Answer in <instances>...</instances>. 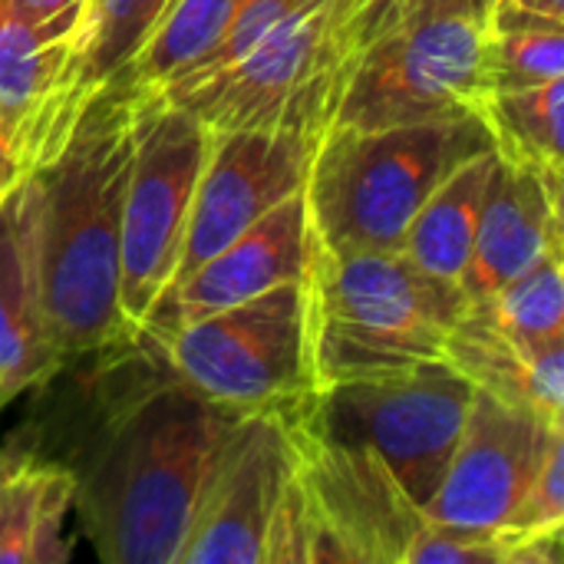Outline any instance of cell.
<instances>
[{"label": "cell", "instance_id": "cell-5", "mask_svg": "<svg viewBox=\"0 0 564 564\" xmlns=\"http://www.w3.org/2000/svg\"><path fill=\"white\" fill-rule=\"evenodd\" d=\"M360 0H304L235 63L162 89L208 129H271L321 142L357 63Z\"/></svg>", "mask_w": 564, "mask_h": 564}, {"label": "cell", "instance_id": "cell-8", "mask_svg": "<svg viewBox=\"0 0 564 564\" xmlns=\"http://www.w3.org/2000/svg\"><path fill=\"white\" fill-rule=\"evenodd\" d=\"M208 142L212 129L198 116L165 93L139 89L119 235V307L135 330L172 284Z\"/></svg>", "mask_w": 564, "mask_h": 564}, {"label": "cell", "instance_id": "cell-17", "mask_svg": "<svg viewBox=\"0 0 564 564\" xmlns=\"http://www.w3.org/2000/svg\"><path fill=\"white\" fill-rule=\"evenodd\" d=\"M59 364L40 294L23 172L0 198V416Z\"/></svg>", "mask_w": 564, "mask_h": 564}, {"label": "cell", "instance_id": "cell-9", "mask_svg": "<svg viewBox=\"0 0 564 564\" xmlns=\"http://www.w3.org/2000/svg\"><path fill=\"white\" fill-rule=\"evenodd\" d=\"M482 36L486 20L469 13H440L383 33L357 53L334 126L387 129L479 116L489 99Z\"/></svg>", "mask_w": 564, "mask_h": 564}, {"label": "cell", "instance_id": "cell-25", "mask_svg": "<svg viewBox=\"0 0 564 564\" xmlns=\"http://www.w3.org/2000/svg\"><path fill=\"white\" fill-rule=\"evenodd\" d=\"M489 317L509 334L545 344L564 337V268L562 254H545L522 274L499 284L479 301Z\"/></svg>", "mask_w": 564, "mask_h": 564}, {"label": "cell", "instance_id": "cell-21", "mask_svg": "<svg viewBox=\"0 0 564 564\" xmlns=\"http://www.w3.org/2000/svg\"><path fill=\"white\" fill-rule=\"evenodd\" d=\"M564 79H552L532 89L489 93L479 119L489 129L492 152L502 162L532 169L552 182H562Z\"/></svg>", "mask_w": 564, "mask_h": 564}, {"label": "cell", "instance_id": "cell-18", "mask_svg": "<svg viewBox=\"0 0 564 564\" xmlns=\"http://www.w3.org/2000/svg\"><path fill=\"white\" fill-rule=\"evenodd\" d=\"M443 360L473 390L564 426V337L529 344L499 327L479 301H469L446 337Z\"/></svg>", "mask_w": 564, "mask_h": 564}, {"label": "cell", "instance_id": "cell-23", "mask_svg": "<svg viewBox=\"0 0 564 564\" xmlns=\"http://www.w3.org/2000/svg\"><path fill=\"white\" fill-rule=\"evenodd\" d=\"M482 76L489 93L532 89L564 79V23L489 13L482 36Z\"/></svg>", "mask_w": 564, "mask_h": 564}, {"label": "cell", "instance_id": "cell-28", "mask_svg": "<svg viewBox=\"0 0 564 564\" xmlns=\"http://www.w3.org/2000/svg\"><path fill=\"white\" fill-rule=\"evenodd\" d=\"M489 13H506V17H532V20H552V23H564V0H496Z\"/></svg>", "mask_w": 564, "mask_h": 564}, {"label": "cell", "instance_id": "cell-12", "mask_svg": "<svg viewBox=\"0 0 564 564\" xmlns=\"http://www.w3.org/2000/svg\"><path fill=\"white\" fill-rule=\"evenodd\" d=\"M314 149L317 142L291 132L212 129L208 155L195 182L182 254L169 291L185 281L202 261H208L228 241L261 221L274 205L301 192Z\"/></svg>", "mask_w": 564, "mask_h": 564}, {"label": "cell", "instance_id": "cell-7", "mask_svg": "<svg viewBox=\"0 0 564 564\" xmlns=\"http://www.w3.org/2000/svg\"><path fill=\"white\" fill-rule=\"evenodd\" d=\"M469 403L473 383L463 373L446 360H423L314 390L304 406L324 436L367 446L423 509L449 466Z\"/></svg>", "mask_w": 564, "mask_h": 564}, {"label": "cell", "instance_id": "cell-3", "mask_svg": "<svg viewBox=\"0 0 564 564\" xmlns=\"http://www.w3.org/2000/svg\"><path fill=\"white\" fill-rule=\"evenodd\" d=\"M314 390L443 360L469 297L403 251H330L314 241L301 274Z\"/></svg>", "mask_w": 564, "mask_h": 564}, {"label": "cell", "instance_id": "cell-24", "mask_svg": "<svg viewBox=\"0 0 564 564\" xmlns=\"http://www.w3.org/2000/svg\"><path fill=\"white\" fill-rule=\"evenodd\" d=\"M175 0H86L83 83L89 93L119 79L142 53Z\"/></svg>", "mask_w": 564, "mask_h": 564}, {"label": "cell", "instance_id": "cell-27", "mask_svg": "<svg viewBox=\"0 0 564 564\" xmlns=\"http://www.w3.org/2000/svg\"><path fill=\"white\" fill-rule=\"evenodd\" d=\"M0 3L26 23L83 20L86 13V0H0Z\"/></svg>", "mask_w": 564, "mask_h": 564}, {"label": "cell", "instance_id": "cell-2", "mask_svg": "<svg viewBox=\"0 0 564 564\" xmlns=\"http://www.w3.org/2000/svg\"><path fill=\"white\" fill-rule=\"evenodd\" d=\"M139 89H96L63 149L26 172L33 254L59 360L135 334L119 307L122 198L135 149Z\"/></svg>", "mask_w": 564, "mask_h": 564}, {"label": "cell", "instance_id": "cell-19", "mask_svg": "<svg viewBox=\"0 0 564 564\" xmlns=\"http://www.w3.org/2000/svg\"><path fill=\"white\" fill-rule=\"evenodd\" d=\"M76 509V479L56 466L0 456V564H63L73 542L63 535Z\"/></svg>", "mask_w": 564, "mask_h": 564}, {"label": "cell", "instance_id": "cell-4", "mask_svg": "<svg viewBox=\"0 0 564 564\" xmlns=\"http://www.w3.org/2000/svg\"><path fill=\"white\" fill-rule=\"evenodd\" d=\"M492 149L479 116L387 129H337L317 142L304 182L311 235L330 251H400L433 188Z\"/></svg>", "mask_w": 564, "mask_h": 564}, {"label": "cell", "instance_id": "cell-20", "mask_svg": "<svg viewBox=\"0 0 564 564\" xmlns=\"http://www.w3.org/2000/svg\"><path fill=\"white\" fill-rule=\"evenodd\" d=\"M492 169H496L492 149H486V152L466 159L459 169H453L433 188V195L420 205L416 218L406 228L400 251L410 261H416L423 271L446 278V281H459L463 268L473 254V241H476L479 215H482V205L489 195Z\"/></svg>", "mask_w": 564, "mask_h": 564}, {"label": "cell", "instance_id": "cell-14", "mask_svg": "<svg viewBox=\"0 0 564 564\" xmlns=\"http://www.w3.org/2000/svg\"><path fill=\"white\" fill-rule=\"evenodd\" d=\"M291 476L278 413H245L228 430L198 499L178 564H264V535Z\"/></svg>", "mask_w": 564, "mask_h": 564}, {"label": "cell", "instance_id": "cell-6", "mask_svg": "<svg viewBox=\"0 0 564 564\" xmlns=\"http://www.w3.org/2000/svg\"><path fill=\"white\" fill-rule=\"evenodd\" d=\"M155 334L175 377L231 413H281L314 393L301 281Z\"/></svg>", "mask_w": 564, "mask_h": 564}, {"label": "cell", "instance_id": "cell-1", "mask_svg": "<svg viewBox=\"0 0 564 564\" xmlns=\"http://www.w3.org/2000/svg\"><path fill=\"white\" fill-rule=\"evenodd\" d=\"M231 413L165 373L129 393L79 446L76 519L109 564H178Z\"/></svg>", "mask_w": 564, "mask_h": 564}, {"label": "cell", "instance_id": "cell-26", "mask_svg": "<svg viewBox=\"0 0 564 564\" xmlns=\"http://www.w3.org/2000/svg\"><path fill=\"white\" fill-rule=\"evenodd\" d=\"M492 3L496 0H360L357 17H354L357 50H364L367 43L380 40L390 30H400L406 23L440 17V13H469V17L489 20Z\"/></svg>", "mask_w": 564, "mask_h": 564}, {"label": "cell", "instance_id": "cell-29", "mask_svg": "<svg viewBox=\"0 0 564 564\" xmlns=\"http://www.w3.org/2000/svg\"><path fill=\"white\" fill-rule=\"evenodd\" d=\"M20 175H23V169H20V165L13 162V155H10V152H7V149L0 145V198H3L7 192H10V185H13V182H17Z\"/></svg>", "mask_w": 564, "mask_h": 564}, {"label": "cell", "instance_id": "cell-10", "mask_svg": "<svg viewBox=\"0 0 564 564\" xmlns=\"http://www.w3.org/2000/svg\"><path fill=\"white\" fill-rule=\"evenodd\" d=\"M307 397L278 413L311 509L307 564H406L426 525L423 509L367 446L324 436Z\"/></svg>", "mask_w": 564, "mask_h": 564}, {"label": "cell", "instance_id": "cell-11", "mask_svg": "<svg viewBox=\"0 0 564 564\" xmlns=\"http://www.w3.org/2000/svg\"><path fill=\"white\" fill-rule=\"evenodd\" d=\"M558 433L564 426L473 390L459 443L423 516L443 529L492 539L512 519Z\"/></svg>", "mask_w": 564, "mask_h": 564}, {"label": "cell", "instance_id": "cell-16", "mask_svg": "<svg viewBox=\"0 0 564 564\" xmlns=\"http://www.w3.org/2000/svg\"><path fill=\"white\" fill-rule=\"evenodd\" d=\"M562 182L496 155L459 288L469 301H482L545 254H562Z\"/></svg>", "mask_w": 564, "mask_h": 564}, {"label": "cell", "instance_id": "cell-13", "mask_svg": "<svg viewBox=\"0 0 564 564\" xmlns=\"http://www.w3.org/2000/svg\"><path fill=\"white\" fill-rule=\"evenodd\" d=\"M79 53L83 20L26 23L0 3V145L23 172L63 149L93 96Z\"/></svg>", "mask_w": 564, "mask_h": 564}, {"label": "cell", "instance_id": "cell-22", "mask_svg": "<svg viewBox=\"0 0 564 564\" xmlns=\"http://www.w3.org/2000/svg\"><path fill=\"white\" fill-rule=\"evenodd\" d=\"M241 3L245 0H175L132 66L112 83L145 93L169 89L221 43Z\"/></svg>", "mask_w": 564, "mask_h": 564}, {"label": "cell", "instance_id": "cell-15", "mask_svg": "<svg viewBox=\"0 0 564 564\" xmlns=\"http://www.w3.org/2000/svg\"><path fill=\"white\" fill-rule=\"evenodd\" d=\"M311 254V218L304 188L274 205L261 221L228 241L218 254L202 261L178 281L142 327L172 330L221 307L258 297L278 284L301 281Z\"/></svg>", "mask_w": 564, "mask_h": 564}]
</instances>
